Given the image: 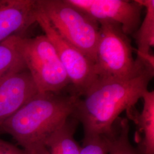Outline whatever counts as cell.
<instances>
[{"mask_svg":"<svg viewBox=\"0 0 154 154\" xmlns=\"http://www.w3.org/2000/svg\"><path fill=\"white\" fill-rule=\"evenodd\" d=\"M154 74V67H148L130 79L97 80L83 99H78L70 116L82 125L83 142L109 133L123 111L134 109Z\"/></svg>","mask_w":154,"mask_h":154,"instance_id":"1","label":"cell"},{"mask_svg":"<svg viewBox=\"0 0 154 154\" xmlns=\"http://www.w3.org/2000/svg\"><path fill=\"white\" fill-rule=\"evenodd\" d=\"M21 36L14 35L0 42V79L11 72L27 70L18 49Z\"/></svg>","mask_w":154,"mask_h":154,"instance_id":"14","label":"cell"},{"mask_svg":"<svg viewBox=\"0 0 154 154\" xmlns=\"http://www.w3.org/2000/svg\"><path fill=\"white\" fill-rule=\"evenodd\" d=\"M146 9L143 22L132 34L137 45V60L146 66L154 67V55L150 49L154 46V0H137Z\"/></svg>","mask_w":154,"mask_h":154,"instance_id":"11","label":"cell"},{"mask_svg":"<svg viewBox=\"0 0 154 154\" xmlns=\"http://www.w3.org/2000/svg\"><path fill=\"white\" fill-rule=\"evenodd\" d=\"M18 49L39 93H60L70 82L54 47L45 35L18 39Z\"/></svg>","mask_w":154,"mask_h":154,"instance_id":"5","label":"cell"},{"mask_svg":"<svg viewBox=\"0 0 154 154\" xmlns=\"http://www.w3.org/2000/svg\"><path fill=\"white\" fill-rule=\"evenodd\" d=\"M36 9L37 0H0V42L35 23Z\"/></svg>","mask_w":154,"mask_h":154,"instance_id":"9","label":"cell"},{"mask_svg":"<svg viewBox=\"0 0 154 154\" xmlns=\"http://www.w3.org/2000/svg\"><path fill=\"white\" fill-rule=\"evenodd\" d=\"M0 154H27L22 149L8 143L0 138Z\"/></svg>","mask_w":154,"mask_h":154,"instance_id":"16","label":"cell"},{"mask_svg":"<svg viewBox=\"0 0 154 154\" xmlns=\"http://www.w3.org/2000/svg\"><path fill=\"white\" fill-rule=\"evenodd\" d=\"M37 4L61 37L94 64L100 37L99 22L66 0H37Z\"/></svg>","mask_w":154,"mask_h":154,"instance_id":"4","label":"cell"},{"mask_svg":"<svg viewBox=\"0 0 154 154\" xmlns=\"http://www.w3.org/2000/svg\"><path fill=\"white\" fill-rule=\"evenodd\" d=\"M80 97L70 91L35 95L0 126L27 154H49L46 143L71 116Z\"/></svg>","mask_w":154,"mask_h":154,"instance_id":"2","label":"cell"},{"mask_svg":"<svg viewBox=\"0 0 154 154\" xmlns=\"http://www.w3.org/2000/svg\"><path fill=\"white\" fill-rule=\"evenodd\" d=\"M79 154H109V146L105 137L98 136L83 142Z\"/></svg>","mask_w":154,"mask_h":154,"instance_id":"15","label":"cell"},{"mask_svg":"<svg viewBox=\"0 0 154 154\" xmlns=\"http://www.w3.org/2000/svg\"><path fill=\"white\" fill-rule=\"evenodd\" d=\"M98 22L116 23L127 35H132L141 22L143 6L135 1L66 0Z\"/></svg>","mask_w":154,"mask_h":154,"instance_id":"7","label":"cell"},{"mask_svg":"<svg viewBox=\"0 0 154 154\" xmlns=\"http://www.w3.org/2000/svg\"><path fill=\"white\" fill-rule=\"evenodd\" d=\"M130 126L127 118L119 117L109 133L103 135L109 146V154H141L129 140Z\"/></svg>","mask_w":154,"mask_h":154,"instance_id":"13","label":"cell"},{"mask_svg":"<svg viewBox=\"0 0 154 154\" xmlns=\"http://www.w3.org/2000/svg\"><path fill=\"white\" fill-rule=\"evenodd\" d=\"M28 70L14 71L0 79V126L38 93Z\"/></svg>","mask_w":154,"mask_h":154,"instance_id":"8","label":"cell"},{"mask_svg":"<svg viewBox=\"0 0 154 154\" xmlns=\"http://www.w3.org/2000/svg\"><path fill=\"white\" fill-rule=\"evenodd\" d=\"M79 122L70 116L48 139L49 154H79L82 147L74 139Z\"/></svg>","mask_w":154,"mask_h":154,"instance_id":"12","label":"cell"},{"mask_svg":"<svg viewBox=\"0 0 154 154\" xmlns=\"http://www.w3.org/2000/svg\"><path fill=\"white\" fill-rule=\"evenodd\" d=\"M36 22L54 47L70 82V90L80 98L97 81L94 64L74 46L69 44L53 28L44 12L37 4Z\"/></svg>","mask_w":154,"mask_h":154,"instance_id":"6","label":"cell"},{"mask_svg":"<svg viewBox=\"0 0 154 154\" xmlns=\"http://www.w3.org/2000/svg\"><path fill=\"white\" fill-rule=\"evenodd\" d=\"M99 23L100 37L94 62L97 80L130 79L153 67L134 58L131 40L121 25L106 21Z\"/></svg>","mask_w":154,"mask_h":154,"instance_id":"3","label":"cell"},{"mask_svg":"<svg viewBox=\"0 0 154 154\" xmlns=\"http://www.w3.org/2000/svg\"><path fill=\"white\" fill-rule=\"evenodd\" d=\"M143 110L138 113L135 109L127 112L130 119L137 124L138 130L135 134L141 154H154V91L147 90L143 94Z\"/></svg>","mask_w":154,"mask_h":154,"instance_id":"10","label":"cell"}]
</instances>
